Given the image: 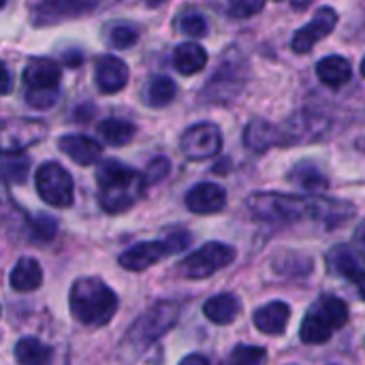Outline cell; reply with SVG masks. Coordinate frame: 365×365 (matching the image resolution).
<instances>
[{
    "label": "cell",
    "instance_id": "cell-1",
    "mask_svg": "<svg viewBox=\"0 0 365 365\" xmlns=\"http://www.w3.org/2000/svg\"><path fill=\"white\" fill-rule=\"evenodd\" d=\"M250 212L267 222H299L317 220L325 227H336L353 216V207L344 201L323 197H297L284 192H255L248 197Z\"/></svg>",
    "mask_w": 365,
    "mask_h": 365
},
{
    "label": "cell",
    "instance_id": "cell-2",
    "mask_svg": "<svg viewBox=\"0 0 365 365\" xmlns=\"http://www.w3.org/2000/svg\"><path fill=\"white\" fill-rule=\"evenodd\" d=\"M98 184V203L109 214H122L130 210L143 195L148 182L145 175L137 173L135 169L118 163L105 160L96 171Z\"/></svg>",
    "mask_w": 365,
    "mask_h": 365
},
{
    "label": "cell",
    "instance_id": "cell-3",
    "mask_svg": "<svg viewBox=\"0 0 365 365\" xmlns=\"http://www.w3.org/2000/svg\"><path fill=\"white\" fill-rule=\"evenodd\" d=\"M68 304H71L73 317L86 327L107 325L118 310L115 293L98 278L75 280L71 287Z\"/></svg>",
    "mask_w": 365,
    "mask_h": 365
},
{
    "label": "cell",
    "instance_id": "cell-4",
    "mask_svg": "<svg viewBox=\"0 0 365 365\" xmlns=\"http://www.w3.org/2000/svg\"><path fill=\"white\" fill-rule=\"evenodd\" d=\"M60 66L47 58H34L26 64L24 79V98L32 109H49L56 105L60 94Z\"/></svg>",
    "mask_w": 365,
    "mask_h": 365
},
{
    "label": "cell",
    "instance_id": "cell-5",
    "mask_svg": "<svg viewBox=\"0 0 365 365\" xmlns=\"http://www.w3.org/2000/svg\"><path fill=\"white\" fill-rule=\"evenodd\" d=\"M180 314V306L175 302H158L154 304L128 331L126 336V344H130L135 351H143L145 346H150L152 342H156L163 334H167Z\"/></svg>",
    "mask_w": 365,
    "mask_h": 365
},
{
    "label": "cell",
    "instance_id": "cell-6",
    "mask_svg": "<svg viewBox=\"0 0 365 365\" xmlns=\"http://www.w3.org/2000/svg\"><path fill=\"white\" fill-rule=\"evenodd\" d=\"M233 259H235V250L231 246L220 244V242H210V244L201 246L199 250H195L192 255H188L178 265V272L188 280H201V278H210L218 269L231 265Z\"/></svg>",
    "mask_w": 365,
    "mask_h": 365
},
{
    "label": "cell",
    "instance_id": "cell-7",
    "mask_svg": "<svg viewBox=\"0 0 365 365\" xmlns=\"http://www.w3.org/2000/svg\"><path fill=\"white\" fill-rule=\"evenodd\" d=\"M38 197L51 207H71L73 205V178L58 163H43L34 175Z\"/></svg>",
    "mask_w": 365,
    "mask_h": 365
},
{
    "label": "cell",
    "instance_id": "cell-8",
    "mask_svg": "<svg viewBox=\"0 0 365 365\" xmlns=\"http://www.w3.org/2000/svg\"><path fill=\"white\" fill-rule=\"evenodd\" d=\"M98 0H41L32 9V24L38 28L79 19L96 9Z\"/></svg>",
    "mask_w": 365,
    "mask_h": 365
},
{
    "label": "cell",
    "instance_id": "cell-9",
    "mask_svg": "<svg viewBox=\"0 0 365 365\" xmlns=\"http://www.w3.org/2000/svg\"><path fill=\"white\" fill-rule=\"evenodd\" d=\"M182 154L190 160H205L220 152L222 148V135L220 128L212 122H199L184 130L180 139Z\"/></svg>",
    "mask_w": 365,
    "mask_h": 365
},
{
    "label": "cell",
    "instance_id": "cell-10",
    "mask_svg": "<svg viewBox=\"0 0 365 365\" xmlns=\"http://www.w3.org/2000/svg\"><path fill=\"white\" fill-rule=\"evenodd\" d=\"M244 81H246V62H240V58H235V60L225 58L220 62L218 71L214 73V77L210 79L205 94H207V98L225 101V98H231L237 92H242Z\"/></svg>",
    "mask_w": 365,
    "mask_h": 365
},
{
    "label": "cell",
    "instance_id": "cell-11",
    "mask_svg": "<svg viewBox=\"0 0 365 365\" xmlns=\"http://www.w3.org/2000/svg\"><path fill=\"white\" fill-rule=\"evenodd\" d=\"M336 24H338V13H336V9H331V6L319 9V11L314 13L312 21L306 24L304 28H299V30L295 32V36H293V41H291L293 51H295V53H308V51H312V47H314L319 41H323L325 36H329V34L334 32Z\"/></svg>",
    "mask_w": 365,
    "mask_h": 365
},
{
    "label": "cell",
    "instance_id": "cell-12",
    "mask_svg": "<svg viewBox=\"0 0 365 365\" xmlns=\"http://www.w3.org/2000/svg\"><path fill=\"white\" fill-rule=\"evenodd\" d=\"M47 128L38 120H6L2 126V152H21L45 137Z\"/></svg>",
    "mask_w": 365,
    "mask_h": 365
},
{
    "label": "cell",
    "instance_id": "cell-13",
    "mask_svg": "<svg viewBox=\"0 0 365 365\" xmlns=\"http://www.w3.org/2000/svg\"><path fill=\"white\" fill-rule=\"evenodd\" d=\"M169 255H171V250H169L165 240H160V242H139V244L130 246L128 250H124L120 255L118 263H120V267H124L128 272H143V269L156 265L158 261H163Z\"/></svg>",
    "mask_w": 365,
    "mask_h": 365
},
{
    "label": "cell",
    "instance_id": "cell-14",
    "mask_svg": "<svg viewBox=\"0 0 365 365\" xmlns=\"http://www.w3.org/2000/svg\"><path fill=\"white\" fill-rule=\"evenodd\" d=\"M94 79L103 94H115L126 88L128 83V66L124 60L115 56H103L96 60Z\"/></svg>",
    "mask_w": 365,
    "mask_h": 365
},
{
    "label": "cell",
    "instance_id": "cell-15",
    "mask_svg": "<svg viewBox=\"0 0 365 365\" xmlns=\"http://www.w3.org/2000/svg\"><path fill=\"white\" fill-rule=\"evenodd\" d=\"M227 205V192L222 186L201 182L186 192V207L195 214H216Z\"/></svg>",
    "mask_w": 365,
    "mask_h": 365
},
{
    "label": "cell",
    "instance_id": "cell-16",
    "mask_svg": "<svg viewBox=\"0 0 365 365\" xmlns=\"http://www.w3.org/2000/svg\"><path fill=\"white\" fill-rule=\"evenodd\" d=\"M58 148L60 152H64L73 163L77 165H94L101 154H103V148L98 141H94L92 137H86V135H62L58 139Z\"/></svg>",
    "mask_w": 365,
    "mask_h": 365
},
{
    "label": "cell",
    "instance_id": "cell-17",
    "mask_svg": "<svg viewBox=\"0 0 365 365\" xmlns=\"http://www.w3.org/2000/svg\"><path fill=\"white\" fill-rule=\"evenodd\" d=\"M336 331V325L331 323V319L325 314V310L319 306V302L312 306V310L306 314V319L302 321L299 327V338L304 344H325Z\"/></svg>",
    "mask_w": 365,
    "mask_h": 365
},
{
    "label": "cell",
    "instance_id": "cell-18",
    "mask_svg": "<svg viewBox=\"0 0 365 365\" xmlns=\"http://www.w3.org/2000/svg\"><path fill=\"white\" fill-rule=\"evenodd\" d=\"M289 319H291V310L287 304L282 302H272L263 308H259L255 312V325L259 331L267 334V336H282L287 325H289Z\"/></svg>",
    "mask_w": 365,
    "mask_h": 365
},
{
    "label": "cell",
    "instance_id": "cell-19",
    "mask_svg": "<svg viewBox=\"0 0 365 365\" xmlns=\"http://www.w3.org/2000/svg\"><path fill=\"white\" fill-rule=\"evenodd\" d=\"M242 310V302L233 293L214 295L203 304V314L216 325H231Z\"/></svg>",
    "mask_w": 365,
    "mask_h": 365
},
{
    "label": "cell",
    "instance_id": "cell-20",
    "mask_svg": "<svg viewBox=\"0 0 365 365\" xmlns=\"http://www.w3.org/2000/svg\"><path fill=\"white\" fill-rule=\"evenodd\" d=\"M244 143L252 152H265L272 145L280 143V128L261 118H255L252 122H248V126L244 130Z\"/></svg>",
    "mask_w": 365,
    "mask_h": 365
},
{
    "label": "cell",
    "instance_id": "cell-21",
    "mask_svg": "<svg viewBox=\"0 0 365 365\" xmlns=\"http://www.w3.org/2000/svg\"><path fill=\"white\" fill-rule=\"evenodd\" d=\"M9 282L19 293H30V291L38 289L41 282H43V269H41L38 261L36 259H30V257L19 259L15 263V267L11 269Z\"/></svg>",
    "mask_w": 365,
    "mask_h": 365
},
{
    "label": "cell",
    "instance_id": "cell-22",
    "mask_svg": "<svg viewBox=\"0 0 365 365\" xmlns=\"http://www.w3.org/2000/svg\"><path fill=\"white\" fill-rule=\"evenodd\" d=\"M317 75L319 79L329 86V88H342L344 83L351 81L353 68L351 62L342 56H327L317 64Z\"/></svg>",
    "mask_w": 365,
    "mask_h": 365
},
{
    "label": "cell",
    "instance_id": "cell-23",
    "mask_svg": "<svg viewBox=\"0 0 365 365\" xmlns=\"http://www.w3.org/2000/svg\"><path fill=\"white\" fill-rule=\"evenodd\" d=\"M173 64L182 75H197L207 64V51L199 43H182L173 51Z\"/></svg>",
    "mask_w": 365,
    "mask_h": 365
},
{
    "label": "cell",
    "instance_id": "cell-24",
    "mask_svg": "<svg viewBox=\"0 0 365 365\" xmlns=\"http://www.w3.org/2000/svg\"><path fill=\"white\" fill-rule=\"evenodd\" d=\"M96 130H98L101 139L113 148H122V145L130 143L135 133H137L135 124L128 120H122V118H107L98 124Z\"/></svg>",
    "mask_w": 365,
    "mask_h": 365
},
{
    "label": "cell",
    "instance_id": "cell-25",
    "mask_svg": "<svg viewBox=\"0 0 365 365\" xmlns=\"http://www.w3.org/2000/svg\"><path fill=\"white\" fill-rule=\"evenodd\" d=\"M178 94V88H175V81L171 77H165V75H156L154 79L148 81L145 90H143V101L148 107H154V109H160V107H167Z\"/></svg>",
    "mask_w": 365,
    "mask_h": 365
},
{
    "label": "cell",
    "instance_id": "cell-26",
    "mask_svg": "<svg viewBox=\"0 0 365 365\" xmlns=\"http://www.w3.org/2000/svg\"><path fill=\"white\" fill-rule=\"evenodd\" d=\"M15 359L19 365H47L51 359V349L36 338H21L15 344Z\"/></svg>",
    "mask_w": 365,
    "mask_h": 365
},
{
    "label": "cell",
    "instance_id": "cell-27",
    "mask_svg": "<svg viewBox=\"0 0 365 365\" xmlns=\"http://www.w3.org/2000/svg\"><path fill=\"white\" fill-rule=\"evenodd\" d=\"M289 180L295 182L299 188H304L308 192H321V190L327 188V178L312 163H299V165H295V169L291 171Z\"/></svg>",
    "mask_w": 365,
    "mask_h": 365
},
{
    "label": "cell",
    "instance_id": "cell-28",
    "mask_svg": "<svg viewBox=\"0 0 365 365\" xmlns=\"http://www.w3.org/2000/svg\"><path fill=\"white\" fill-rule=\"evenodd\" d=\"M30 163L21 152H2V173L6 182L24 184L28 178Z\"/></svg>",
    "mask_w": 365,
    "mask_h": 365
},
{
    "label": "cell",
    "instance_id": "cell-29",
    "mask_svg": "<svg viewBox=\"0 0 365 365\" xmlns=\"http://www.w3.org/2000/svg\"><path fill=\"white\" fill-rule=\"evenodd\" d=\"M267 353L263 346H248V344H240L233 349L229 364L231 365H261L265 361Z\"/></svg>",
    "mask_w": 365,
    "mask_h": 365
},
{
    "label": "cell",
    "instance_id": "cell-30",
    "mask_svg": "<svg viewBox=\"0 0 365 365\" xmlns=\"http://www.w3.org/2000/svg\"><path fill=\"white\" fill-rule=\"evenodd\" d=\"M319 306H321V308L325 310V314L331 319V323L336 325V329H340V327H344V325L349 323V306H346L342 299L327 295V297H321V299H319Z\"/></svg>",
    "mask_w": 365,
    "mask_h": 365
},
{
    "label": "cell",
    "instance_id": "cell-31",
    "mask_svg": "<svg viewBox=\"0 0 365 365\" xmlns=\"http://www.w3.org/2000/svg\"><path fill=\"white\" fill-rule=\"evenodd\" d=\"M107 38H109V45H111V47H115V49H128L130 45H135V43H137L139 32H137V28H135V26H128V24H115V26H111V30H109Z\"/></svg>",
    "mask_w": 365,
    "mask_h": 365
},
{
    "label": "cell",
    "instance_id": "cell-32",
    "mask_svg": "<svg viewBox=\"0 0 365 365\" xmlns=\"http://www.w3.org/2000/svg\"><path fill=\"white\" fill-rule=\"evenodd\" d=\"M329 263H331L334 272L342 274L344 278H351L357 269H361L359 263H357V259H355V255H353L351 250H346V248L334 250V252L329 255Z\"/></svg>",
    "mask_w": 365,
    "mask_h": 365
},
{
    "label": "cell",
    "instance_id": "cell-33",
    "mask_svg": "<svg viewBox=\"0 0 365 365\" xmlns=\"http://www.w3.org/2000/svg\"><path fill=\"white\" fill-rule=\"evenodd\" d=\"M178 28H180V32H184L192 38H201L207 34V21L199 13H184L182 19L178 21Z\"/></svg>",
    "mask_w": 365,
    "mask_h": 365
},
{
    "label": "cell",
    "instance_id": "cell-34",
    "mask_svg": "<svg viewBox=\"0 0 365 365\" xmlns=\"http://www.w3.org/2000/svg\"><path fill=\"white\" fill-rule=\"evenodd\" d=\"M56 229H58V222L56 218L47 216V214H41L32 220V237L38 240V242H49L53 240L56 235Z\"/></svg>",
    "mask_w": 365,
    "mask_h": 365
},
{
    "label": "cell",
    "instance_id": "cell-35",
    "mask_svg": "<svg viewBox=\"0 0 365 365\" xmlns=\"http://www.w3.org/2000/svg\"><path fill=\"white\" fill-rule=\"evenodd\" d=\"M265 0H229V15L235 19H246L263 9Z\"/></svg>",
    "mask_w": 365,
    "mask_h": 365
},
{
    "label": "cell",
    "instance_id": "cell-36",
    "mask_svg": "<svg viewBox=\"0 0 365 365\" xmlns=\"http://www.w3.org/2000/svg\"><path fill=\"white\" fill-rule=\"evenodd\" d=\"M169 171H171V163L165 158V156H158V158H154L150 165H148V169H145V182L148 184H156V182H160V180H165L167 175H169Z\"/></svg>",
    "mask_w": 365,
    "mask_h": 365
},
{
    "label": "cell",
    "instance_id": "cell-37",
    "mask_svg": "<svg viewBox=\"0 0 365 365\" xmlns=\"http://www.w3.org/2000/svg\"><path fill=\"white\" fill-rule=\"evenodd\" d=\"M165 242H167L171 255H178V252H182V250L190 244V235L184 233V231H171V233L165 237Z\"/></svg>",
    "mask_w": 365,
    "mask_h": 365
},
{
    "label": "cell",
    "instance_id": "cell-38",
    "mask_svg": "<svg viewBox=\"0 0 365 365\" xmlns=\"http://www.w3.org/2000/svg\"><path fill=\"white\" fill-rule=\"evenodd\" d=\"M357 289H359V293H361V297L365 299V269H357L351 278H349Z\"/></svg>",
    "mask_w": 365,
    "mask_h": 365
},
{
    "label": "cell",
    "instance_id": "cell-39",
    "mask_svg": "<svg viewBox=\"0 0 365 365\" xmlns=\"http://www.w3.org/2000/svg\"><path fill=\"white\" fill-rule=\"evenodd\" d=\"M180 365H210V361L205 357H201V355H190V357L182 359Z\"/></svg>",
    "mask_w": 365,
    "mask_h": 365
},
{
    "label": "cell",
    "instance_id": "cell-40",
    "mask_svg": "<svg viewBox=\"0 0 365 365\" xmlns=\"http://www.w3.org/2000/svg\"><path fill=\"white\" fill-rule=\"evenodd\" d=\"M2 73H4V86H2V92L9 94L11 92V73H9V66L2 64Z\"/></svg>",
    "mask_w": 365,
    "mask_h": 365
},
{
    "label": "cell",
    "instance_id": "cell-41",
    "mask_svg": "<svg viewBox=\"0 0 365 365\" xmlns=\"http://www.w3.org/2000/svg\"><path fill=\"white\" fill-rule=\"evenodd\" d=\"M165 0H145V4L148 6H158V4H163Z\"/></svg>",
    "mask_w": 365,
    "mask_h": 365
},
{
    "label": "cell",
    "instance_id": "cell-42",
    "mask_svg": "<svg viewBox=\"0 0 365 365\" xmlns=\"http://www.w3.org/2000/svg\"><path fill=\"white\" fill-rule=\"evenodd\" d=\"M359 68H361V75L365 77V56H364V60H361V66H359Z\"/></svg>",
    "mask_w": 365,
    "mask_h": 365
},
{
    "label": "cell",
    "instance_id": "cell-43",
    "mask_svg": "<svg viewBox=\"0 0 365 365\" xmlns=\"http://www.w3.org/2000/svg\"><path fill=\"white\" fill-rule=\"evenodd\" d=\"M359 240H361V242H364V244H365V229H364V231H361V235H359Z\"/></svg>",
    "mask_w": 365,
    "mask_h": 365
},
{
    "label": "cell",
    "instance_id": "cell-44",
    "mask_svg": "<svg viewBox=\"0 0 365 365\" xmlns=\"http://www.w3.org/2000/svg\"><path fill=\"white\" fill-rule=\"evenodd\" d=\"M276 2H280V0H276Z\"/></svg>",
    "mask_w": 365,
    "mask_h": 365
}]
</instances>
